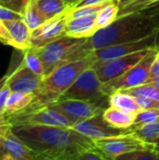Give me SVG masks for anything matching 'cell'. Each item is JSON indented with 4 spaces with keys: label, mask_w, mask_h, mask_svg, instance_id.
Returning a JSON list of instances; mask_svg holds the SVG:
<instances>
[{
    "label": "cell",
    "mask_w": 159,
    "mask_h": 160,
    "mask_svg": "<svg viewBox=\"0 0 159 160\" xmlns=\"http://www.w3.org/2000/svg\"><path fill=\"white\" fill-rule=\"evenodd\" d=\"M156 151H157V155H158V158H159V149H156Z\"/></svg>",
    "instance_id": "7bdbcfd3"
},
{
    "label": "cell",
    "mask_w": 159,
    "mask_h": 160,
    "mask_svg": "<svg viewBox=\"0 0 159 160\" xmlns=\"http://www.w3.org/2000/svg\"><path fill=\"white\" fill-rule=\"evenodd\" d=\"M34 99V94H25L19 92H11L5 106L4 114L6 116L18 112L25 109Z\"/></svg>",
    "instance_id": "44dd1931"
},
{
    "label": "cell",
    "mask_w": 159,
    "mask_h": 160,
    "mask_svg": "<svg viewBox=\"0 0 159 160\" xmlns=\"http://www.w3.org/2000/svg\"><path fill=\"white\" fill-rule=\"evenodd\" d=\"M96 61L92 52L83 58L65 64L52 71L42 79L38 90L34 95L33 101L23 110L41 108L57 101L72 85L79 75L91 68Z\"/></svg>",
    "instance_id": "3957f363"
},
{
    "label": "cell",
    "mask_w": 159,
    "mask_h": 160,
    "mask_svg": "<svg viewBox=\"0 0 159 160\" xmlns=\"http://www.w3.org/2000/svg\"><path fill=\"white\" fill-rule=\"evenodd\" d=\"M119 9L120 7H119L118 0H112L103 8H101L97 13V18H96V22L98 29L107 27L111 23H112L118 17Z\"/></svg>",
    "instance_id": "7402d4cb"
},
{
    "label": "cell",
    "mask_w": 159,
    "mask_h": 160,
    "mask_svg": "<svg viewBox=\"0 0 159 160\" xmlns=\"http://www.w3.org/2000/svg\"><path fill=\"white\" fill-rule=\"evenodd\" d=\"M22 20L32 31L46 22L44 17L39 12L35 0H28L22 12Z\"/></svg>",
    "instance_id": "603a6c76"
},
{
    "label": "cell",
    "mask_w": 159,
    "mask_h": 160,
    "mask_svg": "<svg viewBox=\"0 0 159 160\" xmlns=\"http://www.w3.org/2000/svg\"><path fill=\"white\" fill-rule=\"evenodd\" d=\"M144 50L159 51V29L152 35L139 40H132L94 50L93 55L97 61H106Z\"/></svg>",
    "instance_id": "30bf717a"
},
{
    "label": "cell",
    "mask_w": 159,
    "mask_h": 160,
    "mask_svg": "<svg viewBox=\"0 0 159 160\" xmlns=\"http://www.w3.org/2000/svg\"><path fill=\"white\" fill-rule=\"evenodd\" d=\"M6 118L11 127L16 125H41L72 128L74 125L72 121L62 113L52 110L47 106L33 110H22L7 115Z\"/></svg>",
    "instance_id": "ba28073f"
},
{
    "label": "cell",
    "mask_w": 159,
    "mask_h": 160,
    "mask_svg": "<svg viewBox=\"0 0 159 160\" xmlns=\"http://www.w3.org/2000/svg\"><path fill=\"white\" fill-rule=\"evenodd\" d=\"M22 61L25 64V66L28 68H30L33 72L44 78V68L42 61L32 48L23 51Z\"/></svg>",
    "instance_id": "d4e9b609"
},
{
    "label": "cell",
    "mask_w": 159,
    "mask_h": 160,
    "mask_svg": "<svg viewBox=\"0 0 159 160\" xmlns=\"http://www.w3.org/2000/svg\"><path fill=\"white\" fill-rule=\"evenodd\" d=\"M155 60H156V61H157V62L159 64V51L157 52V54H156V58H155Z\"/></svg>",
    "instance_id": "b9f144b4"
},
{
    "label": "cell",
    "mask_w": 159,
    "mask_h": 160,
    "mask_svg": "<svg viewBox=\"0 0 159 160\" xmlns=\"http://www.w3.org/2000/svg\"><path fill=\"white\" fill-rule=\"evenodd\" d=\"M87 38H75L65 35L42 47L32 48L42 61L44 77L57 68L83 58L93 52L87 47Z\"/></svg>",
    "instance_id": "277c9868"
},
{
    "label": "cell",
    "mask_w": 159,
    "mask_h": 160,
    "mask_svg": "<svg viewBox=\"0 0 159 160\" xmlns=\"http://www.w3.org/2000/svg\"><path fill=\"white\" fill-rule=\"evenodd\" d=\"M135 115L136 114L126 112L111 106L108 107L103 112L104 120L110 126L120 129L129 128L134 124Z\"/></svg>",
    "instance_id": "ac0fdd59"
},
{
    "label": "cell",
    "mask_w": 159,
    "mask_h": 160,
    "mask_svg": "<svg viewBox=\"0 0 159 160\" xmlns=\"http://www.w3.org/2000/svg\"><path fill=\"white\" fill-rule=\"evenodd\" d=\"M108 105L110 107L109 98L97 102L76 99H59L47 105V107L62 113L75 124L98 114H102L108 108Z\"/></svg>",
    "instance_id": "52a82bcc"
},
{
    "label": "cell",
    "mask_w": 159,
    "mask_h": 160,
    "mask_svg": "<svg viewBox=\"0 0 159 160\" xmlns=\"http://www.w3.org/2000/svg\"><path fill=\"white\" fill-rule=\"evenodd\" d=\"M134 98H136V101L138 102V104L142 110L159 109V100L149 98H146L143 96H136Z\"/></svg>",
    "instance_id": "1f68e13d"
},
{
    "label": "cell",
    "mask_w": 159,
    "mask_h": 160,
    "mask_svg": "<svg viewBox=\"0 0 159 160\" xmlns=\"http://www.w3.org/2000/svg\"><path fill=\"white\" fill-rule=\"evenodd\" d=\"M7 118L5 116L4 113H0V127L4 126V125H7ZM9 125V124H8Z\"/></svg>",
    "instance_id": "f35d334b"
},
{
    "label": "cell",
    "mask_w": 159,
    "mask_h": 160,
    "mask_svg": "<svg viewBox=\"0 0 159 160\" xmlns=\"http://www.w3.org/2000/svg\"><path fill=\"white\" fill-rule=\"evenodd\" d=\"M0 42L2 44L8 45V46H11L12 48H14V45L11 40V38L9 36V33L4 23V21H2L1 19H0Z\"/></svg>",
    "instance_id": "e575fe53"
},
{
    "label": "cell",
    "mask_w": 159,
    "mask_h": 160,
    "mask_svg": "<svg viewBox=\"0 0 159 160\" xmlns=\"http://www.w3.org/2000/svg\"><path fill=\"white\" fill-rule=\"evenodd\" d=\"M78 160H108L105 155L96 146L83 152Z\"/></svg>",
    "instance_id": "4dcf8cb0"
},
{
    "label": "cell",
    "mask_w": 159,
    "mask_h": 160,
    "mask_svg": "<svg viewBox=\"0 0 159 160\" xmlns=\"http://www.w3.org/2000/svg\"><path fill=\"white\" fill-rule=\"evenodd\" d=\"M4 23L9 33L15 50L25 51L31 48L32 30L22 19L4 21Z\"/></svg>",
    "instance_id": "e0dca14e"
},
{
    "label": "cell",
    "mask_w": 159,
    "mask_h": 160,
    "mask_svg": "<svg viewBox=\"0 0 159 160\" xmlns=\"http://www.w3.org/2000/svg\"><path fill=\"white\" fill-rule=\"evenodd\" d=\"M149 51L150 50H144L106 61H96L92 68L96 70L100 81L105 83L119 77L138 64Z\"/></svg>",
    "instance_id": "8fae6325"
},
{
    "label": "cell",
    "mask_w": 159,
    "mask_h": 160,
    "mask_svg": "<svg viewBox=\"0 0 159 160\" xmlns=\"http://www.w3.org/2000/svg\"><path fill=\"white\" fill-rule=\"evenodd\" d=\"M157 77H159V64L156 60H154V62H153V64H152V66L150 68L148 80L155 79V78H157Z\"/></svg>",
    "instance_id": "d590c367"
},
{
    "label": "cell",
    "mask_w": 159,
    "mask_h": 160,
    "mask_svg": "<svg viewBox=\"0 0 159 160\" xmlns=\"http://www.w3.org/2000/svg\"><path fill=\"white\" fill-rule=\"evenodd\" d=\"M23 52V51H22ZM23 57V55H22ZM7 84L11 92H19L25 94H36L42 82V77L28 68L22 61L18 62L12 70L7 73Z\"/></svg>",
    "instance_id": "4fadbf2b"
},
{
    "label": "cell",
    "mask_w": 159,
    "mask_h": 160,
    "mask_svg": "<svg viewBox=\"0 0 159 160\" xmlns=\"http://www.w3.org/2000/svg\"><path fill=\"white\" fill-rule=\"evenodd\" d=\"M94 142L108 160H116L119 157L136 150L155 148L153 143H147L130 132L97 139Z\"/></svg>",
    "instance_id": "9c48e42d"
},
{
    "label": "cell",
    "mask_w": 159,
    "mask_h": 160,
    "mask_svg": "<svg viewBox=\"0 0 159 160\" xmlns=\"http://www.w3.org/2000/svg\"><path fill=\"white\" fill-rule=\"evenodd\" d=\"M65 1H67V2L70 5V7H71V8H73V7L78 3L80 0H65Z\"/></svg>",
    "instance_id": "ab89813d"
},
{
    "label": "cell",
    "mask_w": 159,
    "mask_h": 160,
    "mask_svg": "<svg viewBox=\"0 0 159 160\" xmlns=\"http://www.w3.org/2000/svg\"><path fill=\"white\" fill-rule=\"evenodd\" d=\"M116 160H159V158L155 148H149L125 154Z\"/></svg>",
    "instance_id": "4316f807"
},
{
    "label": "cell",
    "mask_w": 159,
    "mask_h": 160,
    "mask_svg": "<svg viewBox=\"0 0 159 160\" xmlns=\"http://www.w3.org/2000/svg\"><path fill=\"white\" fill-rule=\"evenodd\" d=\"M11 93L7 84V75L6 74L0 79V113H4L6 102Z\"/></svg>",
    "instance_id": "f546056e"
},
{
    "label": "cell",
    "mask_w": 159,
    "mask_h": 160,
    "mask_svg": "<svg viewBox=\"0 0 159 160\" xmlns=\"http://www.w3.org/2000/svg\"><path fill=\"white\" fill-rule=\"evenodd\" d=\"M159 118V109H153V110H141L135 115L134 124L128 129H134L140 128L145 124L153 122Z\"/></svg>",
    "instance_id": "83f0119b"
},
{
    "label": "cell",
    "mask_w": 159,
    "mask_h": 160,
    "mask_svg": "<svg viewBox=\"0 0 159 160\" xmlns=\"http://www.w3.org/2000/svg\"><path fill=\"white\" fill-rule=\"evenodd\" d=\"M27 2L28 0H1L0 5L22 14Z\"/></svg>",
    "instance_id": "d6a6232c"
},
{
    "label": "cell",
    "mask_w": 159,
    "mask_h": 160,
    "mask_svg": "<svg viewBox=\"0 0 159 160\" xmlns=\"http://www.w3.org/2000/svg\"><path fill=\"white\" fill-rule=\"evenodd\" d=\"M97 14L71 18L67 16L66 34L75 38H90L97 30L96 22Z\"/></svg>",
    "instance_id": "2e32d148"
},
{
    "label": "cell",
    "mask_w": 159,
    "mask_h": 160,
    "mask_svg": "<svg viewBox=\"0 0 159 160\" xmlns=\"http://www.w3.org/2000/svg\"><path fill=\"white\" fill-rule=\"evenodd\" d=\"M0 19L2 21H11L22 19V14L0 5Z\"/></svg>",
    "instance_id": "836d02e7"
},
{
    "label": "cell",
    "mask_w": 159,
    "mask_h": 160,
    "mask_svg": "<svg viewBox=\"0 0 159 160\" xmlns=\"http://www.w3.org/2000/svg\"><path fill=\"white\" fill-rule=\"evenodd\" d=\"M102 86L103 82L98 78L96 70L91 67L79 75L72 85L59 99L101 101L109 98V96L104 94Z\"/></svg>",
    "instance_id": "8992f818"
},
{
    "label": "cell",
    "mask_w": 159,
    "mask_h": 160,
    "mask_svg": "<svg viewBox=\"0 0 159 160\" xmlns=\"http://www.w3.org/2000/svg\"><path fill=\"white\" fill-rule=\"evenodd\" d=\"M159 29V3L144 9L118 16L109 26L87 38L91 50L144 38Z\"/></svg>",
    "instance_id": "7a4b0ae2"
},
{
    "label": "cell",
    "mask_w": 159,
    "mask_h": 160,
    "mask_svg": "<svg viewBox=\"0 0 159 160\" xmlns=\"http://www.w3.org/2000/svg\"><path fill=\"white\" fill-rule=\"evenodd\" d=\"M128 132L133 133L147 143H152L157 137H159V118L140 128L128 129Z\"/></svg>",
    "instance_id": "cb8c5ba5"
},
{
    "label": "cell",
    "mask_w": 159,
    "mask_h": 160,
    "mask_svg": "<svg viewBox=\"0 0 159 160\" xmlns=\"http://www.w3.org/2000/svg\"><path fill=\"white\" fill-rule=\"evenodd\" d=\"M145 83H150V84H153L157 87L159 88V77L157 78H155V79H151V80H148Z\"/></svg>",
    "instance_id": "74e56055"
},
{
    "label": "cell",
    "mask_w": 159,
    "mask_h": 160,
    "mask_svg": "<svg viewBox=\"0 0 159 160\" xmlns=\"http://www.w3.org/2000/svg\"><path fill=\"white\" fill-rule=\"evenodd\" d=\"M0 2H1V0H0Z\"/></svg>",
    "instance_id": "ee69618b"
},
{
    "label": "cell",
    "mask_w": 159,
    "mask_h": 160,
    "mask_svg": "<svg viewBox=\"0 0 159 160\" xmlns=\"http://www.w3.org/2000/svg\"><path fill=\"white\" fill-rule=\"evenodd\" d=\"M76 131L94 140L128 133V129H120L110 126L103 118V113L84 121L75 123L72 126Z\"/></svg>",
    "instance_id": "9a60e30c"
},
{
    "label": "cell",
    "mask_w": 159,
    "mask_h": 160,
    "mask_svg": "<svg viewBox=\"0 0 159 160\" xmlns=\"http://www.w3.org/2000/svg\"><path fill=\"white\" fill-rule=\"evenodd\" d=\"M155 146V149H159V137H157L153 142H152Z\"/></svg>",
    "instance_id": "60d3db41"
},
{
    "label": "cell",
    "mask_w": 159,
    "mask_h": 160,
    "mask_svg": "<svg viewBox=\"0 0 159 160\" xmlns=\"http://www.w3.org/2000/svg\"><path fill=\"white\" fill-rule=\"evenodd\" d=\"M119 91H122V92L131 95L133 97L143 96V97H146L149 98L159 100V88L153 84H150V83H144V84H142L137 87H132V88L119 90Z\"/></svg>",
    "instance_id": "484cf974"
},
{
    "label": "cell",
    "mask_w": 159,
    "mask_h": 160,
    "mask_svg": "<svg viewBox=\"0 0 159 160\" xmlns=\"http://www.w3.org/2000/svg\"><path fill=\"white\" fill-rule=\"evenodd\" d=\"M35 3L46 21L71 8L65 0H35Z\"/></svg>",
    "instance_id": "ffe728a7"
},
{
    "label": "cell",
    "mask_w": 159,
    "mask_h": 160,
    "mask_svg": "<svg viewBox=\"0 0 159 160\" xmlns=\"http://www.w3.org/2000/svg\"><path fill=\"white\" fill-rule=\"evenodd\" d=\"M109 102L111 107L133 114L138 113L142 110L133 96L124 93L122 91H116L110 95Z\"/></svg>",
    "instance_id": "d6986e66"
},
{
    "label": "cell",
    "mask_w": 159,
    "mask_h": 160,
    "mask_svg": "<svg viewBox=\"0 0 159 160\" xmlns=\"http://www.w3.org/2000/svg\"><path fill=\"white\" fill-rule=\"evenodd\" d=\"M67 11H65L52 19L44 22L40 26L32 31L31 48L42 47L53 40H56L66 34Z\"/></svg>",
    "instance_id": "5bb4252c"
},
{
    "label": "cell",
    "mask_w": 159,
    "mask_h": 160,
    "mask_svg": "<svg viewBox=\"0 0 159 160\" xmlns=\"http://www.w3.org/2000/svg\"><path fill=\"white\" fill-rule=\"evenodd\" d=\"M103 1H106V0H80L73 8H80V7H84V6L94 5V4H97V3H100Z\"/></svg>",
    "instance_id": "8d00e7d4"
},
{
    "label": "cell",
    "mask_w": 159,
    "mask_h": 160,
    "mask_svg": "<svg viewBox=\"0 0 159 160\" xmlns=\"http://www.w3.org/2000/svg\"><path fill=\"white\" fill-rule=\"evenodd\" d=\"M0 160H35L31 149L14 134L8 124L0 127Z\"/></svg>",
    "instance_id": "7c38bea8"
},
{
    "label": "cell",
    "mask_w": 159,
    "mask_h": 160,
    "mask_svg": "<svg viewBox=\"0 0 159 160\" xmlns=\"http://www.w3.org/2000/svg\"><path fill=\"white\" fill-rule=\"evenodd\" d=\"M157 3H159V0H134L130 3L119 6L120 9H119L118 16L144 9V8L151 7Z\"/></svg>",
    "instance_id": "f1b7e54d"
},
{
    "label": "cell",
    "mask_w": 159,
    "mask_h": 160,
    "mask_svg": "<svg viewBox=\"0 0 159 160\" xmlns=\"http://www.w3.org/2000/svg\"><path fill=\"white\" fill-rule=\"evenodd\" d=\"M12 131L33 152L35 160H78L88 149L96 147L92 139L72 128L16 125Z\"/></svg>",
    "instance_id": "6da1fadb"
},
{
    "label": "cell",
    "mask_w": 159,
    "mask_h": 160,
    "mask_svg": "<svg viewBox=\"0 0 159 160\" xmlns=\"http://www.w3.org/2000/svg\"><path fill=\"white\" fill-rule=\"evenodd\" d=\"M157 52L158 51L157 50H150L138 64L130 68L124 74L103 83L102 89L104 94L110 96L119 90L128 89L144 84L149 78L150 68L156 58Z\"/></svg>",
    "instance_id": "5b68a950"
}]
</instances>
